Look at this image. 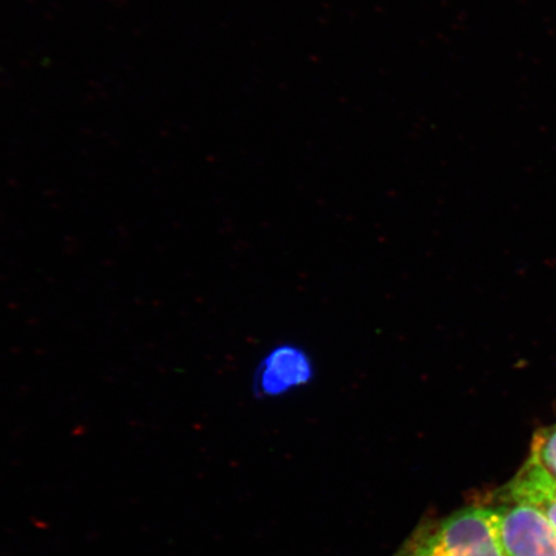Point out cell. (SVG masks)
<instances>
[{
	"label": "cell",
	"mask_w": 556,
	"mask_h": 556,
	"mask_svg": "<svg viewBox=\"0 0 556 556\" xmlns=\"http://www.w3.org/2000/svg\"><path fill=\"white\" fill-rule=\"evenodd\" d=\"M394 556H505L495 504H472L424 521Z\"/></svg>",
	"instance_id": "1"
},
{
	"label": "cell",
	"mask_w": 556,
	"mask_h": 556,
	"mask_svg": "<svg viewBox=\"0 0 556 556\" xmlns=\"http://www.w3.org/2000/svg\"><path fill=\"white\" fill-rule=\"evenodd\" d=\"M495 505L505 556H556V531L536 507L503 498Z\"/></svg>",
	"instance_id": "2"
},
{
	"label": "cell",
	"mask_w": 556,
	"mask_h": 556,
	"mask_svg": "<svg viewBox=\"0 0 556 556\" xmlns=\"http://www.w3.org/2000/svg\"><path fill=\"white\" fill-rule=\"evenodd\" d=\"M315 375V364L304 348L291 343L276 345L255 368L253 392L258 400L280 399L307 387Z\"/></svg>",
	"instance_id": "3"
},
{
	"label": "cell",
	"mask_w": 556,
	"mask_h": 556,
	"mask_svg": "<svg viewBox=\"0 0 556 556\" xmlns=\"http://www.w3.org/2000/svg\"><path fill=\"white\" fill-rule=\"evenodd\" d=\"M497 497L536 507L556 531V481L533 458L528 457L523 467L500 491Z\"/></svg>",
	"instance_id": "4"
},
{
	"label": "cell",
	"mask_w": 556,
	"mask_h": 556,
	"mask_svg": "<svg viewBox=\"0 0 556 556\" xmlns=\"http://www.w3.org/2000/svg\"><path fill=\"white\" fill-rule=\"evenodd\" d=\"M530 457L556 481V422L534 434Z\"/></svg>",
	"instance_id": "5"
}]
</instances>
